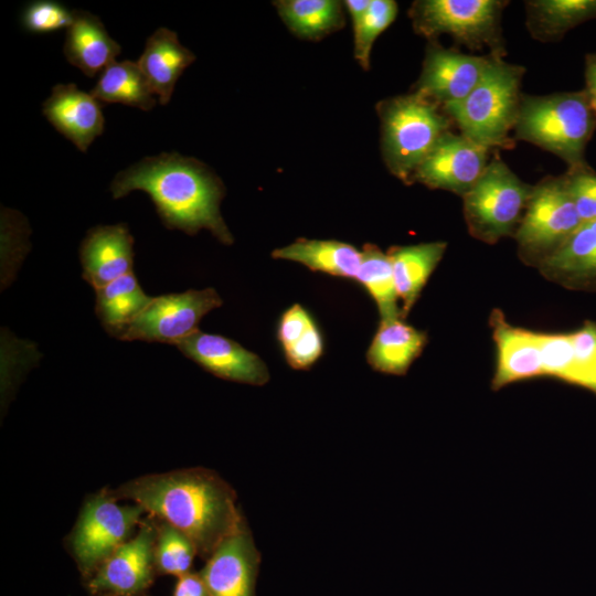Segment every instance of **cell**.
Listing matches in <instances>:
<instances>
[{"instance_id": "cell-1", "label": "cell", "mask_w": 596, "mask_h": 596, "mask_svg": "<svg viewBox=\"0 0 596 596\" xmlns=\"http://www.w3.org/2000/svg\"><path fill=\"white\" fill-rule=\"evenodd\" d=\"M109 492L181 531L205 560L247 525L234 489L206 468L146 475Z\"/></svg>"}, {"instance_id": "cell-2", "label": "cell", "mask_w": 596, "mask_h": 596, "mask_svg": "<svg viewBox=\"0 0 596 596\" xmlns=\"http://www.w3.org/2000/svg\"><path fill=\"white\" fill-rule=\"evenodd\" d=\"M143 191L152 200L162 224L194 235L209 230L221 243L234 238L220 212L225 195L221 179L203 162L177 152L145 157L119 171L110 183L114 199Z\"/></svg>"}, {"instance_id": "cell-3", "label": "cell", "mask_w": 596, "mask_h": 596, "mask_svg": "<svg viewBox=\"0 0 596 596\" xmlns=\"http://www.w3.org/2000/svg\"><path fill=\"white\" fill-rule=\"evenodd\" d=\"M596 129V113L586 91L522 95L514 139L560 157L568 169L586 163L585 149Z\"/></svg>"}, {"instance_id": "cell-4", "label": "cell", "mask_w": 596, "mask_h": 596, "mask_svg": "<svg viewBox=\"0 0 596 596\" xmlns=\"http://www.w3.org/2000/svg\"><path fill=\"white\" fill-rule=\"evenodd\" d=\"M523 73L522 66L491 55L475 88L464 99L445 105L443 111L473 142L489 149H510L514 146L510 131L519 113Z\"/></svg>"}, {"instance_id": "cell-5", "label": "cell", "mask_w": 596, "mask_h": 596, "mask_svg": "<svg viewBox=\"0 0 596 596\" xmlns=\"http://www.w3.org/2000/svg\"><path fill=\"white\" fill-rule=\"evenodd\" d=\"M377 109L386 167L402 181L411 182L451 120L439 105L415 92L384 100Z\"/></svg>"}, {"instance_id": "cell-6", "label": "cell", "mask_w": 596, "mask_h": 596, "mask_svg": "<svg viewBox=\"0 0 596 596\" xmlns=\"http://www.w3.org/2000/svg\"><path fill=\"white\" fill-rule=\"evenodd\" d=\"M533 187L524 183L499 158L488 162L473 187L462 196L469 233L488 244L514 234Z\"/></svg>"}, {"instance_id": "cell-7", "label": "cell", "mask_w": 596, "mask_h": 596, "mask_svg": "<svg viewBox=\"0 0 596 596\" xmlns=\"http://www.w3.org/2000/svg\"><path fill=\"white\" fill-rule=\"evenodd\" d=\"M505 1L499 0H421L412 4L414 30L428 39L450 35L471 50L483 46L502 57L501 13Z\"/></svg>"}, {"instance_id": "cell-8", "label": "cell", "mask_w": 596, "mask_h": 596, "mask_svg": "<svg viewBox=\"0 0 596 596\" xmlns=\"http://www.w3.org/2000/svg\"><path fill=\"white\" fill-rule=\"evenodd\" d=\"M109 490L92 496L83 505L68 539L82 576L87 581L140 525L143 509L139 504L120 505Z\"/></svg>"}, {"instance_id": "cell-9", "label": "cell", "mask_w": 596, "mask_h": 596, "mask_svg": "<svg viewBox=\"0 0 596 596\" xmlns=\"http://www.w3.org/2000/svg\"><path fill=\"white\" fill-rule=\"evenodd\" d=\"M581 225L564 175L549 177L533 187L514 236L522 253L542 262Z\"/></svg>"}, {"instance_id": "cell-10", "label": "cell", "mask_w": 596, "mask_h": 596, "mask_svg": "<svg viewBox=\"0 0 596 596\" xmlns=\"http://www.w3.org/2000/svg\"><path fill=\"white\" fill-rule=\"evenodd\" d=\"M222 304L211 287L156 296L115 338L177 345L198 332L202 318Z\"/></svg>"}, {"instance_id": "cell-11", "label": "cell", "mask_w": 596, "mask_h": 596, "mask_svg": "<svg viewBox=\"0 0 596 596\" xmlns=\"http://www.w3.org/2000/svg\"><path fill=\"white\" fill-rule=\"evenodd\" d=\"M156 520L149 515L137 534L120 545L88 578L96 596H142L155 578Z\"/></svg>"}, {"instance_id": "cell-12", "label": "cell", "mask_w": 596, "mask_h": 596, "mask_svg": "<svg viewBox=\"0 0 596 596\" xmlns=\"http://www.w3.org/2000/svg\"><path fill=\"white\" fill-rule=\"evenodd\" d=\"M490 149L446 131L415 170L412 181L464 196L488 164Z\"/></svg>"}, {"instance_id": "cell-13", "label": "cell", "mask_w": 596, "mask_h": 596, "mask_svg": "<svg viewBox=\"0 0 596 596\" xmlns=\"http://www.w3.org/2000/svg\"><path fill=\"white\" fill-rule=\"evenodd\" d=\"M491 60L430 44L415 93L441 106L464 99L478 84Z\"/></svg>"}, {"instance_id": "cell-14", "label": "cell", "mask_w": 596, "mask_h": 596, "mask_svg": "<svg viewBox=\"0 0 596 596\" xmlns=\"http://www.w3.org/2000/svg\"><path fill=\"white\" fill-rule=\"evenodd\" d=\"M175 347L202 369L223 380L255 386L269 381L265 362L226 337L199 330Z\"/></svg>"}, {"instance_id": "cell-15", "label": "cell", "mask_w": 596, "mask_h": 596, "mask_svg": "<svg viewBox=\"0 0 596 596\" xmlns=\"http://www.w3.org/2000/svg\"><path fill=\"white\" fill-rule=\"evenodd\" d=\"M260 553L246 525L206 558L200 572L210 596H255Z\"/></svg>"}, {"instance_id": "cell-16", "label": "cell", "mask_w": 596, "mask_h": 596, "mask_svg": "<svg viewBox=\"0 0 596 596\" xmlns=\"http://www.w3.org/2000/svg\"><path fill=\"white\" fill-rule=\"evenodd\" d=\"M47 121L82 152L104 132L103 107L91 93L75 84H56L42 105Z\"/></svg>"}, {"instance_id": "cell-17", "label": "cell", "mask_w": 596, "mask_h": 596, "mask_svg": "<svg viewBox=\"0 0 596 596\" xmlns=\"http://www.w3.org/2000/svg\"><path fill=\"white\" fill-rule=\"evenodd\" d=\"M83 278L96 290L132 272L134 237L124 224L97 225L79 246Z\"/></svg>"}, {"instance_id": "cell-18", "label": "cell", "mask_w": 596, "mask_h": 596, "mask_svg": "<svg viewBox=\"0 0 596 596\" xmlns=\"http://www.w3.org/2000/svg\"><path fill=\"white\" fill-rule=\"evenodd\" d=\"M490 324L497 347L492 390L498 391L514 382L543 376L536 331L511 326L499 310H493Z\"/></svg>"}, {"instance_id": "cell-19", "label": "cell", "mask_w": 596, "mask_h": 596, "mask_svg": "<svg viewBox=\"0 0 596 596\" xmlns=\"http://www.w3.org/2000/svg\"><path fill=\"white\" fill-rule=\"evenodd\" d=\"M63 51L68 63L93 77L116 61L121 47L108 34L97 15L74 10L73 22L66 29Z\"/></svg>"}, {"instance_id": "cell-20", "label": "cell", "mask_w": 596, "mask_h": 596, "mask_svg": "<svg viewBox=\"0 0 596 596\" xmlns=\"http://www.w3.org/2000/svg\"><path fill=\"white\" fill-rule=\"evenodd\" d=\"M195 55L183 46L174 31L157 29L146 41L137 64L161 105H167L183 71Z\"/></svg>"}, {"instance_id": "cell-21", "label": "cell", "mask_w": 596, "mask_h": 596, "mask_svg": "<svg viewBox=\"0 0 596 596\" xmlns=\"http://www.w3.org/2000/svg\"><path fill=\"white\" fill-rule=\"evenodd\" d=\"M427 334L403 318L381 320L366 352L369 365L381 373L405 375L422 354Z\"/></svg>"}, {"instance_id": "cell-22", "label": "cell", "mask_w": 596, "mask_h": 596, "mask_svg": "<svg viewBox=\"0 0 596 596\" xmlns=\"http://www.w3.org/2000/svg\"><path fill=\"white\" fill-rule=\"evenodd\" d=\"M446 247L445 242H432L393 246L387 251L396 292L403 302V318L419 298L428 278L443 258Z\"/></svg>"}, {"instance_id": "cell-23", "label": "cell", "mask_w": 596, "mask_h": 596, "mask_svg": "<svg viewBox=\"0 0 596 596\" xmlns=\"http://www.w3.org/2000/svg\"><path fill=\"white\" fill-rule=\"evenodd\" d=\"M276 259H287L305 265L312 272L355 279L361 252L353 245L334 240L298 238L272 252Z\"/></svg>"}, {"instance_id": "cell-24", "label": "cell", "mask_w": 596, "mask_h": 596, "mask_svg": "<svg viewBox=\"0 0 596 596\" xmlns=\"http://www.w3.org/2000/svg\"><path fill=\"white\" fill-rule=\"evenodd\" d=\"M545 276L563 284L596 281V221L582 225L541 262Z\"/></svg>"}, {"instance_id": "cell-25", "label": "cell", "mask_w": 596, "mask_h": 596, "mask_svg": "<svg viewBox=\"0 0 596 596\" xmlns=\"http://www.w3.org/2000/svg\"><path fill=\"white\" fill-rule=\"evenodd\" d=\"M277 338L294 370H309L324 351L322 334L307 309L295 304L280 317Z\"/></svg>"}, {"instance_id": "cell-26", "label": "cell", "mask_w": 596, "mask_h": 596, "mask_svg": "<svg viewBox=\"0 0 596 596\" xmlns=\"http://www.w3.org/2000/svg\"><path fill=\"white\" fill-rule=\"evenodd\" d=\"M531 35L557 41L576 25L596 18V0H532L525 2Z\"/></svg>"}, {"instance_id": "cell-27", "label": "cell", "mask_w": 596, "mask_h": 596, "mask_svg": "<svg viewBox=\"0 0 596 596\" xmlns=\"http://www.w3.org/2000/svg\"><path fill=\"white\" fill-rule=\"evenodd\" d=\"M95 292L96 316L113 337L128 326L152 298L142 290L132 272L96 289Z\"/></svg>"}, {"instance_id": "cell-28", "label": "cell", "mask_w": 596, "mask_h": 596, "mask_svg": "<svg viewBox=\"0 0 596 596\" xmlns=\"http://www.w3.org/2000/svg\"><path fill=\"white\" fill-rule=\"evenodd\" d=\"M91 94L100 103H118L150 110L156 106L153 92L137 62H113L99 75Z\"/></svg>"}, {"instance_id": "cell-29", "label": "cell", "mask_w": 596, "mask_h": 596, "mask_svg": "<svg viewBox=\"0 0 596 596\" xmlns=\"http://www.w3.org/2000/svg\"><path fill=\"white\" fill-rule=\"evenodd\" d=\"M355 280L373 298L381 320L403 318L402 308L397 305L398 296L387 253H383L374 244H364Z\"/></svg>"}, {"instance_id": "cell-30", "label": "cell", "mask_w": 596, "mask_h": 596, "mask_svg": "<svg viewBox=\"0 0 596 596\" xmlns=\"http://www.w3.org/2000/svg\"><path fill=\"white\" fill-rule=\"evenodd\" d=\"M278 13L297 35L319 39L344 23L342 4L334 0H281L276 1Z\"/></svg>"}, {"instance_id": "cell-31", "label": "cell", "mask_w": 596, "mask_h": 596, "mask_svg": "<svg viewBox=\"0 0 596 596\" xmlns=\"http://www.w3.org/2000/svg\"><path fill=\"white\" fill-rule=\"evenodd\" d=\"M155 520L157 526L155 547L157 573L180 577L191 572L193 558L198 555L193 543L168 522Z\"/></svg>"}, {"instance_id": "cell-32", "label": "cell", "mask_w": 596, "mask_h": 596, "mask_svg": "<svg viewBox=\"0 0 596 596\" xmlns=\"http://www.w3.org/2000/svg\"><path fill=\"white\" fill-rule=\"evenodd\" d=\"M397 4L392 0H371L369 10L354 30V56L368 70L376 38L394 21Z\"/></svg>"}, {"instance_id": "cell-33", "label": "cell", "mask_w": 596, "mask_h": 596, "mask_svg": "<svg viewBox=\"0 0 596 596\" xmlns=\"http://www.w3.org/2000/svg\"><path fill=\"white\" fill-rule=\"evenodd\" d=\"M543 376L575 385L574 350L570 333L538 332Z\"/></svg>"}, {"instance_id": "cell-34", "label": "cell", "mask_w": 596, "mask_h": 596, "mask_svg": "<svg viewBox=\"0 0 596 596\" xmlns=\"http://www.w3.org/2000/svg\"><path fill=\"white\" fill-rule=\"evenodd\" d=\"M74 11L53 0H35L22 10L21 24L30 33H52L67 29L73 22Z\"/></svg>"}, {"instance_id": "cell-35", "label": "cell", "mask_w": 596, "mask_h": 596, "mask_svg": "<svg viewBox=\"0 0 596 596\" xmlns=\"http://www.w3.org/2000/svg\"><path fill=\"white\" fill-rule=\"evenodd\" d=\"M576 383L596 395V322H585L571 332Z\"/></svg>"}, {"instance_id": "cell-36", "label": "cell", "mask_w": 596, "mask_h": 596, "mask_svg": "<svg viewBox=\"0 0 596 596\" xmlns=\"http://www.w3.org/2000/svg\"><path fill=\"white\" fill-rule=\"evenodd\" d=\"M564 179L582 223L596 221V171L584 163L568 169Z\"/></svg>"}, {"instance_id": "cell-37", "label": "cell", "mask_w": 596, "mask_h": 596, "mask_svg": "<svg viewBox=\"0 0 596 596\" xmlns=\"http://www.w3.org/2000/svg\"><path fill=\"white\" fill-rule=\"evenodd\" d=\"M172 596H210L201 573L189 572L178 577Z\"/></svg>"}, {"instance_id": "cell-38", "label": "cell", "mask_w": 596, "mask_h": 596, "mask_svg": "<svg viewBox=\"0 0 596 596\" xmlns=\"http://www.w3.org/2000/svg\"><path fill=\"white\" fill-rule=\"evenodd\" d=\"M370 4L371 0H348L344 2V6L350 13L353 29L362 21Z\"/></svg>"}, {"instance_id": "cell-39", "label": "cell", "mask_w": 596, "mask_h": 596, "mask_svg": "<svg viewBox=\"0 0 596 596\" xmlns=\"http://www.w3.org/2000/svg\"><path fill=\"white\" fill-rule=\"evenodd\" d=\"M586 92L590 98H596V53L588 54L585 62Z\"/></svg>"}, {"instance_id": "cell-40", "label": "cell", "mask_w": 596, "mask_h": 596, "mask_svg": "<svg viewBox=\"0 0 596 596\" xmlns=\"http://www.w3.org/2000/svg\"><path fill=\"white\" fill-rule=\"evenodd\" d=\"M592 107L596 113V98H590Z\"/></svg>"}, {"instance_id": "cell-41", "label": "cell", "mask_w": 596, "mask_h": 596, "mask_svg": "<svg viewBox=\"0 0 596 596\" xmlns=\"http://www.w3.org/2000/svg\"><path fill=\"white\" fill-rule=\"evenodd\" d=\"M143 596V595H142Z\"/></svg>"}]
</instances>
